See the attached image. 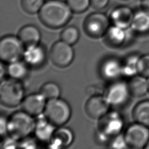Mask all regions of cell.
Listing matches in <instances>:
<instances>
[{"instance_id": "4dcf8cb0", "label": "cell", "mask_w": 149, "mask_h": 149, "mask_svg": "<svg viewBox=\"0 0 149 149\" xmlns=\"http://www.w3.org/2000/svg\"><path fill=\"white\" fill-rule=\"evenodd\" d=\"M38 145L37 140L34 138L27 136L19 141V148H36Z\"/></svg>"}, {"instance_id": "7402d4cb", "label": "cell", "mask_w": 149, "mask_h": 149, "mask_svg": "<svg viewBox=\"0 0 149 149\" xmlns=\"http://www.w3.org/2000/svg\"><path fill=\"white\" fill-rule=\"evenodd\" d=\"M132 115L134 122L149 127V100L138 102L133 107Z\"/></svg>"}, {"instance_id": "ba28073f", "label": "cell", "mask_w": 149, "mask_h": 149, "mask_svg": "<svg viewBox=\"0 0 149 149\" xmlns=\"http://www.w3.org/2000/svg\"><path fill=\"white\" fill-rule=\"evenodd\" d=\"M123 135L128 148H145L149 140V127L134 122L126 127Z\"/></svg>"}, {"instance_id": "d6a6232c", "label": "cell", "mask_w": 149, "mask_h": 149, "mask_svg": "<svg viewBox=\"0 0 149 149\" xmlns=\"http://www.w3.org/2000/svg\"><path fill=\"white\" fill-rule=\"evenodd\" d=\"M110 0H90L91 6L95 9L101 10L105 8Z\"/></svg>"}, {"instance_id": "3957f363", "label": "cell", "mask_w": 149, "mask_h": 149, "mask_svg": "<svg viewBox=\"0 0 149 149\" xmlns=\"http://www.w3.org/2000/svg\"><path fill=\"white\" fill-rule=\"evenodd\" d=\"M36 119L23 110L13 112L8 120V134L20 140L34 133Z\"/></svg>"}, {"instance_id": "74e56055", "label": "cell", "mask_w": 149, "mask_h": 149, "mask_svg": "<svg viewBox=\"0 0 149 149\" xmlns=\"http://www.w3.org/2000/svg\"><path fill=\"white\" fill-rule=\"evenodd\" d=\"M145 149H149V140H148V143H147V145L145 147Z\"/></svg>"}, {"instance_id": "8fae6325", "label": "cell", "mask_w": 149, "mask_h": 149, "mask_svg": "<svg viewBox=\"0 0 149 149\" xmlns=\"http://www.w3.org/2000/svg\"><path fill=\"white\" fill-rule=\"evenodd\" d=\"M110 106L104 95H93L85 104V111L90 118L99 119L109 111Z\"/></svg>"}, {"instance_id": "5bb4252c", "label": "cell", "mask_w": 149, "mask_h": 149, "mask_svg": "<svg viewBox=\"0 0 149 149\" xmlns=\"http://www.w3.org/2000/svg\"><path fill=\"white\" fill-rule=\"evenodd\" d=\"M100 73L102 77L110 82L122 76V61L115 57L104 59L100 65Z\"/></svg>"}, {"instance_id": "d4e9b609", "label": "cell", "mask_w": 149, "mask_h": 149, "mask_svg": "<svg viewBox=\"0 0 149 149\" xmlns=\"http://www.w3.org/2000/svg\"><path fill=\"white\" fill-rule=\"evenodd\" d=\"M40 93L47 100L59 98L61 95V88L58 84L55 82L49 81L44 83L40 90Z\"/></svg>"}, {"instance_id": "f35d334b", "label": "cell", "mask_w": 149, "mask_h": 149, "mask_svg": "<svg viewBox=\"0 0 149 149\" xmlns=\"http://www.w3.org/2000/svg\"><path fill=\"white\" fill-rule=\"evenodd\" d=\"M148 79V94H149V77H147Z\"/></svg>"}, {"instance_id": "f546056e", "label": "cell", "mask_w": 149, "mask_h": 149, "mask_svg": "<svg viewBox=\"0 0 149 149\" xmlns=\"http://www.w3.org/2000/svg\"><path fill=\"white\" fill-rule=\"evenodd\" d=\"M108 145L109 147L112 148L122 149L128 148L125 140L123 133H120L114 137Z\"/></svg>"}, {"instance_id": "44dd1931", "label": "cell", "mask_w": 149, "mask_h": 149, "mask_svg": "<svg viewBox=\"0 0 149 149\" xmlns=\"http://www.w3.org/2000/svg\"><path fill=\"white\" fill-rule=\"evenodd\" d=\"M130 28L133 32L138 34L149 33V13L140 8L134 12Z\"/></svg>"}, {"instance_id": "ffe728a7", "label": "cell", "mask_w": 149, "mask_h": 149, "mask_svg": "<svg viewBox=\"0 0 149 149\" xmlns=\"http://www.w3.org/2000/svg\"><path fill=\"white\" fill-rule=\"evenodd\" d=\"M41 36V32L37 27L32 24H27L19 30L17 37L26 47L38 44Z\"/></svg>"}, {"instance_id": "cb8c5ba5", "label": "cell", "mask_w": 149, "mask_h": 149, "mask_svg": "<svg viewBox=\"0 0 149 149\" xmlns=\"http://www.w3.org/2000/svg\"><path fill=\"white\" fill-rule=\"evenodd\" d=\"M140 55L136 54L126 56L122 61V76L130 78L138 74L137 63Z\"/></svg>"}, {"instance_id": "277c9868", "label": "cell", "mask_w": 149, "mask_h": 149, "mask_svg": "<svg viewBox=\"0 0 149 149\" xmlns=\"http://www.w3.org/2000/svg\"><path fill=\"white\" fill-rule=\"evenodd\" d=\"M24 88L20 80L12 78L3 79L0 86V101L4 106L12 108L22 104Z\"/></svg>"}, {"instance_id": "e0dca14e", "label": "cell", "mask_w": 149, "mask_h": 149, "mask_svg": "<svg viewBox=\"0 0 149 149\" xmlns=\"http://www.w3.org/2000/svg\"><path fill=\"white\" fill-rule=\"evenodd\" d=\"M74 136L71 129L60 126L56 129L52 137L48 143V147L59 149L69 147L73 141Z\"/></svg>"}, {"instance_id": "e575fe53", "label": "cell", "mask_w": 149, "mask_h": 149, "mask_svg": "<svg viewBox=\"0 0 149 149\" xmlns=\"http://www.w3.org/2000/svg\"><path fill=\"white\" fill-rule=\"evenodd\" d=\"M86 93L87 94L90 95L91 96L95 95H102L101 88L99 87L94 85H91L87 87Z\"/></svg>"}, {"instance_id": "d590c367", "label": "cell", "mask_w": 149, "mask_h": 149, "mask_svg": "<svg viewBox=\"0 0 149 149\" xmlns=\"http://www.w3.org/2000/svg\"><path fill=\"white\" fill-rule=\"evenodd\" d=\"M140 9L149 13V0H140Z\"/></svg>"}, {"instance_id": "9c48e42d", "label": "cell", "mask_w": 149, "mask_h": 149, "mask_svg": "<svg viewBox=\"0 0 149 149\" xmlns=\"http://www.w3.org/2000/svg\"><path fill=\"white\" fill-rule=\"evenodd\" d=\"M104 96L112 106L124 105L131 97L127 82L119 79L111 81L105 90Z\"/></svg>"}, {"instance_id": "4fadbf2b", "label": "cell", "mask_w": 149, "mask_h": 149, "mask_svg": "<svg viewBox=\"0 0 149 149\" xmlns=\"http://www.w3.org/2000/svg\"><path fill=\"white\" fill-rule=\"evenodd\" d=\"M47 99L40 93H33L25 97L22 102V110L33 116H37L44 113Z\"/></svg>"}, {"instance_id": "d6986e66", "label": "cell", "mask_w": 149, "mask_h": 149, "mask_svg": "<svg viewBox=\"0 0 149 149\" xmlns=\"http://www.w3.org/2000/svg\"><path fill=\"white\" fill-rule=\"evenodd\" d=\"M131 97L140 98L148 93L147 77L136 74L130 78L127 82Z\"/></svg>"}, {"instance_id": "5b68a950", "label": "cell", "mask_w": 149, "mask_h": 149, "mask_svg": "<svg viewBox=\"0 0 149 149\" xmlns=\"http://www.w3.org/2000/svg\"><path fill=\"white\" fill-rule=\"evenodd\" d=\"M44 113L52 124L56 127H60L69 120L72 111L67 101L57 98L47 100Z\"/></svg>"}, {"instance_id": "4316f807", "label": "cell", "mask_w": 149, "mask_h": 149, "mask_svg": "<svg viewBox=\"0 0 149 149\" xmlns=\"http://www.w3.org/2000/svg\"><path fill=\"white\" fill-rule=\"evenodd\" d=\"M45 2V0H21V6L25 12L33 15L38 13Z\"/></svg>"}, {"instance_id": "7c38bea8", "label": "cell", "mask_w": 149, "mask_h": 149, "mask_svg": "<svg viewBox=\"0 0 149 149\" xmlns=\"http://www.w3.org/2000/svg\"><path fill=\"white\" fill-rule=\"evenodd\" d=\"M134 12L128 6L119 5L111 12L109 17L112 25L129 29L130 27Z\"/></svg>"}, {"instance_id": "ac0fdd59", "label": "cell", "mask_w": 149, "mask_h": 149, "mask_svg": "<svg viewBox=\"0 0 149 149\" xmlns=\"http://www.w3.org/2000/svg\"><path fill=\"white\" fill-rule=\"evenodd\" d=\"M127 30L113 25L110 26L104 36L105 42L113 48L122 46L127 40Z\"/></svg>"}, {"instance_id": "484cf974", "label": "cell", "mask_w": 149, "mask_h": 149, "mask_svg": "<svg viewBox=\"0 0 149 149\" xmlns=\"http://www.w3.org/2000/svg\"><path fill=\"white\" fill-rule=\"evenodd\" d=\"M80 37L79 29L74 26L66 27L61 33V40L70 45H73L77 42Z\"/></svg>"}, {"instance_id": "2e32d148", "label": "cell", "mask_w": 149, "mask_h": 149, "mask_svg": "<svg viewBox=\"0 0 149 149\" xmlns=\"http://www.w3.org/2000/svg\"><path fill=\"white\" fill-rule=\"evenodd\" d=\"M56 126L52 124L42 113L37 116L36 119V125L34 133L36 139L45 143H48L52 137Z\"/></svg>"}, {"instance_id": "603a6c76", "label": "cell", "mask_w": 149, "mask_h": 149, "mask_svg": "<svg viewBox=\"0 0 149 149\" xmlns=\"http://www.w3.org/2000/svg\"><path fill=\"white\" fill-rule=\"evenodd\" d=\"M6 72L10 78L20 81L27 76L29 65L24 61H16L8 63Z\"/></svg>"}, {"instance_id": "52a82bcc", "label": "cell", "mask_w": 149, "mask_h": 149, "mask_svg": "<svg viewBox=\"0 0 149 149\" xmlns=\"http://www.w3.org/2000/svg\"><path fill=\"white\" fill-rule=\"evenodd\" d=\"M109 16L100 12L88 15L83 23V29L86 34L91 38H98L104 37L110 26Z\"/></svg>"}, {"instance_id": "7a4b0ae2", "label": "cell", "mask_w": 149, "mask_h": 149, "mask_svg": "<svg viewBox=\"0 0 149 149\" xmlns=\"http://www.w3.org/2000/svg\"><path fill=\"white\" fill-rule=\"evenodd\" d=\"M124 120L116 111H108L98 119L95 139L99 144H108L114 137L122 133Z\"/></svg>"}, {"instance_id": "8992f818", "label": "cell", "mask_w": 149, "mask_h": 149, "mask_svg": "<svg viewBox=\"0 0 149 149\" xmlns=\"http://www.w3.org/2000/svg\"><path fill=\"white\" fill-rule=\"evenodd\" d=\"M25 48L18 37L6 35L0 40V58L1 62L9 63L23 57Z\"/></svg>"}, {"instance_id": "9a60e30c", "label": "cell", "mask_w": 149, "mask_h": 149, "mask_svg": "<svg viewBox=\"0 0 149 149\" xmlns=\"http://www.w3.org/2000/svg\"><path fill=\"white\" fill-rule=\"evenodd\" d=\"M46 51L40 44L30 45L25 48L23 52V61L29 65L34 68L42 66L46 60Z\"/></svg>"}, {"instance_id": "83f0119b", "label": "cell", "mask_w": 149, "mask_h": 149, "mask_svg": "<svg viewBox=\"0 0 149 149\" xmlns=\"http://www.w3.org/2000/svg\"><path fill=\"white\" fill-rule=\"evenodd\" d=\"M66 2L76 13H81L87 10L90 4V0H66Z\"/></svg>"}, {"instance_id": "30bf717a", "label": "cell", "mask_w": 149, "mask_h": 149, "mask_svg": "<svg viewBox=\"0 0 149 149\" xmlns=\"http://www.w3.org/2000/svg\"><path fill=\"white\" fill-rule=\"evenodd\" d=\"M74 56V53L71 45L61 40L52 45L49 52L51 62L59 68H65L70 65Z\"/></svg>"}, {"instance_id": "6da1fadb", "label": "cell", "mask_w": 149, "mask_h": 149, "mask_svg": "<svg viewBox=\"0 0 149 149\" xmlns=\"http://www.w3.org/2000/svg\"><path fill=\"white\" fill-rule=\"evenodd\" d=\"M72 10L66 1L47 0L38 12L40 21L51 29L63 27L70 20Z\"/></svg>"}, {"instance_id": "f1b7e54d", "label": "cell", "mask_w": 149, "mask_h": 149, "mask_svg": "<svg viewBox=\"0 0 149 149\" xmlns=\"http://www.w3.org/2000/svg\"><path fill=\"white\" fill-rule=\"evenodd\" d=\"M137 72L139 74L149 77V54L140 55L137 63Z\"/></svg>"}, {"instance_id": "8d00e7d4", "label": "cell", "mask_w": 149, "mask_h": 149, "mask_svg": "<svg viewBox=\"0 0 149 149\" xmlns=\"http://www.w3.org/2000/svg\"><path fill=\"white\" fill-rule=\"evenodd\" d=\"M0 69H1V72H0V78L1 80H2L3 79V77H5V74H7V72H6V69H5V66L3 65L2 62H1V65H0Z\"/></svg>"}, {"instance_id": "836d02e7", "label": "cell", "mask_w": 149, "mask_h": 149, "mask_svg": "<svg viewBox=\"0 0 149 149\" xmlns=\"http://www.w3.org/2000/svg\"><path fill=\"white\" fill-rule=\"evenodd\" d=\"M8 118L1 115L0 118V134L2 137L8 134Z\"/></svg>"}, {"instance_id": "1f68e13d", "label": "cell", "mask_w": 149, "mask_h": 149, "mask_svg": "<svg viewBox=\"0 0 149 149\" xmlns=\"http://www.w3.org/2000/svg\"><path fill=\"white\" fill-rule=\"evenodd\" d=\"M19 140L9 135V136L4 137L3 140L2 141L1 148L5 149L19 148Z\"/></svg>"}]
</instances>
